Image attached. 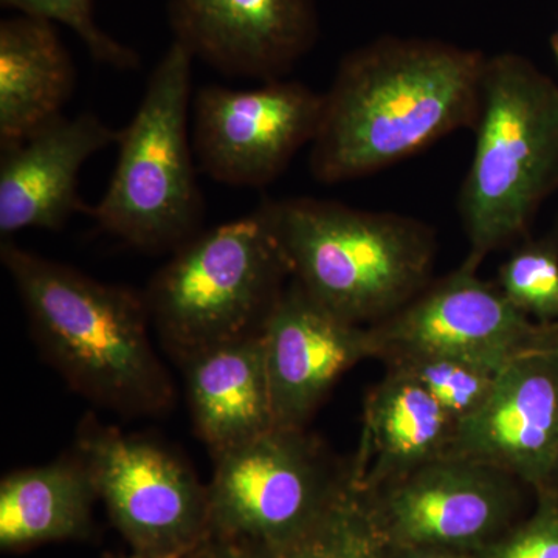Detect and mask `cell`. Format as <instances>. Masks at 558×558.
<instances>
[{
    "instance_id": "1",
    "label": "cell",
    "mask_w": 558,
    "mask_h": 558,
    "mask_svg": "<svg viewBox=\"0 0 558 558\" xmlns=\"http://www.w3.org/2000/svg\"><path fill=\"white\" fill-rule=\"evenodd\" d=\"M487 58L438 40H376L352 51L323 94L311 171L336 185L475 130Z\"/></svg>"
},
{
    "instance_id": "2",
    "label": "cell",
    "mask_w": 558,
    "mask_h": 558,
    "mask_svg": "<svg viewBox=\"0 0 558 558\" xmlns=\"http://www.w3.org/2000/svg\"><path fill=\"white\" fill-rule=\"evenodd\" d=\"M0 259L44 357L70 387L124 416H159L174 388L150 343L145 295L2 240Z\"/></svg>"
},
{
    "instance_id": "3",
    "label": "cell",
    "mask_w": 558,
    "mask_h": 558,
    "mask_svg": "<svg viewBox=\"0 0 558 558\" xmlns=\"http://www.w3.org/2000/svg\"><path fill=\"white\" fill-rule=\"evenodd\" d=\"M263 205L290 278L348 322L376 325L429 286L436 234L422 220L314 197Z\"/></svg>"
},
{
    "instance_id": "4",
    "label": "cell",
    "mask_w": 558,
    "mask_h": 558,
    "mask_svg": "<svg viewBox=\"0 0 558 558\" xmlns=\"http://www.w3.org/2000/svg\"><path fill=\"white\" fill-rule=\"evenodd\" d=\"M475 150L459 216L469 258L527 233L543 202L558 190V86L520 54L487 58Z\"/></svg>"
},
{
    "instance_id": "5",
    "label": "cell",
    "mask_w": 558,
    "mask_h": 558,
    "mask_svg": "<svg viewBox=\"0 0 558 558\" xmlns=\"http://www.w3.org/2000/svg\"><path fill=\"white\" fill-rule=\"evenodd\" d=\"M290 277L263 202L175 250L145 295L150 326L172 359L258 336Z\"/></svg>"
},
{
    "instance_id": "6",
    "label": "cell",
    "mask_w": 558,
    "mask_h": 558,
    "mask_svg": "<svg viewBox=\"0 0 558 558\" xmlns=\"http://www.w3.org/2000/svg\"><path fill=\"white\" fill-rule=\"evenodd\" d=\"M194 57L172 40L150 73L108 190L89 215L142 252H175L202 231L205 202L190 135Z\"/></svg>"
},
{
    "instance_id": "7",
    "label": "cell",
    "mask_w": 558,
    "mask_h": 558,
    "mask_svg": "<svg viewBox=\"0 0 558 558\" xmlns=\"http://www.w3.org/2000/svg\"><path fill=\"white\" fill-rule=\"evenodd\" d=\"M205 542L278 546L314 526L339 495L336 469L304 428L275 427L213 458Z\"/></svg>"
},
{
    "instance_id": "8",
    "label": "cell",
    "mask_w": 558,
    "mask_h": 558,
    "mask_svg": "<svg viewBox=\"0 0 558 558\" xmlns=\"http://www.w3.org/2000/svg\"><path fill=\"white\" fill-rule=\"evenodd\" d=\"M110 519L145 558H190L207 534V486L154 440L81 422L75 451Z\"/></svg>"
},
{
    "instance_id": "9",
    "label": "cell",
    "mask_w": 558,
    "mask_h": 558,
    "mask_svg": "<svg viewBox=\"0 0 558 558\" xmlns=\"http://www.w3.org/2000/svg\"><path fill=\"white\" fill-rule=\"evenodd\" d=\"M193 109L199 170L227 186L264 189L314 142L323 94L284 80L252 90L207 86L197 92Z\"/></svg>"
},
{
    "instance_id": "10",
    "label": "cell",
    "mask_w": 558,
    "mask_h": 558,
    "mask_svg": "<svg viewBox=\"0 0 558 558\" xmlns=\"http://www.w3.org/2000/svg\"><path fill=\"white\" fill-rule=\"evenodd\" d=\"M517 483L501 470L444 457L366 497L388 549L475 554L517 523Z\"/></svg>"
},
{
    "instance_id": "11",
    "label": "cell",
    "mask_w": 558,
    "mask_h": 558,
    "mask_svg": "<svg viewBox=\"0 0 558 558\" xmlns=\"http://www.w3.org/2000/svg\"><path fill=\"white\" fill-rule=\"evenodd\" d=\"M480 266L468 256L402 310L371 326L379 357L389 363L442 355L501 371L531 351L539 323L517 310L498 284L480 278Z\"/></svg>"
},
{
    "instance_id": "12",
    "label": "cell",
    "mask_w": 558,
    "mask_h": 558,
    "mask_svg": "<svg viewBox=\"0 0 558 558\" xmlns=\"http://www.w3.org/2000/svg\"><path fill=\"white\" fill-rule=\"evenodd\" d=\"M446 457L550 488L558 472V354L524 352L499 371L483 407L459 422Z\"/></svg>"
},
{
    "instance_id": "13",
    "label": "cell",
    "mask_w": 558,
    "mask_h": 558,
    "mask_svg": "<svg viewBox=\"0 0 558 558\" xmlns=\"http://www.w3.org/2000/svg\"><path fill=\"white\" fill-rule=\"evenodd\" d=\"M263 337L277 427L304 428L348 369L379 357L371 326L333 314L292 278Z\"/></svg>"
},
{
    "instance_id": "14",
    "label": "cell",
    "mask_w": 558,
    "mask_h": 558,
    "mask_svg": "<svg viewBox=\"0 0 558 558\" xmlns=\"http://www.w3.org/2000/svg\"><path fill=\"white\" fill-rule=\"evenodd\" d=\"M174 40L236 78L281 80L314 47V0H171Z\"/></svg>"
},
{
    "instance_id": "15",
    "label": "cell",
    "mask_w": 558,
    "mask_h": 558,
    "mask_svg": "<svg viewBox=\"0 0 558 558\" xmlns=\"http://www.w3.org/2000/svg\"><path fill=\"white\" fill-rule=\"evenodd\" d=\"M119 132L86 112L61 116L16 145L0 148V234L60 231L76 213H89L78 178L95 154L117 145Z\"/></svg>"
},
{
    "instance_id": "16",
    "label": "cell",
    "mask_w": 558,
    "mask_h": 558,
    "mask_svg": "<svg viewBox=\"0 0 558 558\" xmlns=\"http://www.w3.org/2000/svg\"><path fill=\"white\" fill-rule=\"evenodd\" d=\"M454 429L457 422L427 389L405 371L391 368L366 398L349 478L363 494H377L446 457Z\"/></svg>"
},
{
    "instance_id": "17",
    "label": "cell",
    "mask_w": 558,
    "mask_h": 558,
    "mask_svg": "<svg viewBox=\"0 0 558 558\" xmlns=\"http://www.w3.org/2000/svg\"><path fill=\"white\" fill-rule=\"evenodd\" d=\"M194 428L211 457L277 427L263 333L182 363Z\"/></svg>"
},
{
    "instance_id": "18",
    "label": "cell",
    "mask_w": 558,
    "mask_h": 558,
    "mask_svg": "<svg viewBox=\"0 0 558 558\" xmlns=\"http://www.w3.org/2000/svg\"><path fill=\"white\" fill-rule=\"evenodd\" d=\"M76 72L53 24L38 17L0 24V148L60 119Z\"/></svg>"
},
{
    "instance_id": "19",
    "label": "cell",
    "mask_w": 558,
    "mask_h": 558,
    "mask_svg": "<svg viewBox=\"0 0 558 558\" xmlns=\"http://www.w3.org/2000/svg\"><path fill=\"white\" fill-rule=\"evenodd\" d=\"M95 499L89 470L75 453L9 473L0 483V548L89 537Z\"/></svg>"
},
{
    "instance_id": "20",
    "label": "cell",
    "mask_w": 558,
    "mask_h": 558,
    "mask_svg": "<svg viewBox=\"0 0 558 558\" xmlns=\"http://www.w3.org/2000/svg\"><path fill=\"white\" fill-rule=\"evenodd\" d=\"M387 545L369 499L349 478L322 519L300 537L278 546L202 543L190 558H384Z\"/></svg>"
},
{
    "instance_id": "21",
    "label": "cell",
    "mask_w": 558,
    "mask_h": 558,
    "mask_svg": "<svg viewBox=\"0 0 558 558\" xmlns=\"http://www.w3.org/2000/svg\"><path fill=\"white\" fill-rule=\"evenodd\" d=\"M389 365L416 379L457 425L483 407L499 374L478 363L442 355L399 359Z\"/></svg>"
},
{
    "instance_id": "22",
    "label": "cell",
    "mask_w": 558,
    "mask_h": 558,
    "mask_svg": "<svg viewBox=\"0 0 558 558\" xmlns=\"http://www.w3.org/2000/svg\"><path fill=\"white\" fill-rule=\"evenodd\" d=\"M498 288L529 318L558 322V245L526 242L499 267Z\"/></svg>"
},
{
    "instance_id": "23",
    "label": "cell",
    "mask_w": 558,
    "mask_h": 558,
    "mask_svg": "<svg viewBox=\"0 0 558 558\" xmlns=\"http://www.w3.org/2000/svg\"><path fill=\"white\" fill-rule=\"evenodd\" d=\"M3 7L21 11L25 16L60 22L72 28L83 40L90 57L100 64L119 70H135L140 65L137 51L102 32L95 21L92 0H0Z\"/></svg>"
},
{
    "instance_id": "24",
    "label": "cell",
    "mask_w": 558,
    "mask_h": 558,
    "mask_svg": "<svg viewBox=\"0 0 558 558\" xmlns=\"http://www.w3.org/2000/svg\"><path fill=\"white\" fill-rule=\"evenodd\" d=\"M475 558H558V497L553 488L539 492L535 512L488 543Z\"/></svg>"
},
{
    "instance_id": "25",
    "label": "cell",
    "mask_w": 558,
    "mask_h": 558,
    "mask_svg": "<svg viewBox=\"0 0 558 558\" xmlns=\"http://www.w3.org/2000/svg\"><path fill=\"white\" fill-rule=\"evenodd\" d=\"M384 558H475L473 554L446 549H388Z\"/></svg>"
},
{
    "instance_id": "26",
    "label": "cell",
    "mask_w": 558,
    "mask_h": 558,
    "mask_svg": "<svg viewBox=\"0 0 558 558\" xmlns=\"http://www.w3.org/2000/svg\"><path fill=\"white\" fill-rule=\"evenodd\" d=\"M531 351L556 352L558 354V322L550 323V325L539 323L538 333Z\"/></svg>"
},
{
    "instance_id": "27",
    "label": "cell",
    "mask_w": 558,
    "mask_h": 558,
    "mask_svg": "<svg viewBox=\"0 0 558 558\" xmlns=\"http://www.w3.org/2000/svg\"><path fill=\"white\" fill-rule=\"evenodd\" d=\"M553 50H554V54H556L557 68H558V28H557V32L554 33V36H553Z\"/></svg>"
},
{
    "instance_id": "28",
    "label": "cell",
    "mask_w": 558,
    "mask_h": 558,
    "mask_svg": "<svg viewBox=\"0 0 558 558\" xmlns=\"http://www.w3.org/2000/svg\"><path fill=\"white\" fill-rule=\"evenodd\" d=\"M112 558H145L142 556H138V554L132 553L131 556H119V557H112Z\"/></svg>"
}]
</instances>
